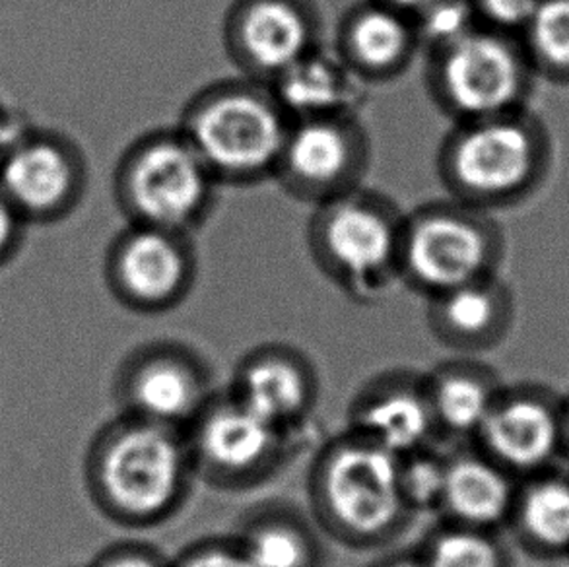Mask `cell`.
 Returning <instances> with one entry per match:
<instances>
[{"label":"cell","instance_id":"obj_1","mask_svg":"<svg viewBox=\"0 0 569 567\" xmlns=\"http://www.w3.org/2000/svg\"><path fill=\"white\" fill-rule=\"evenodd\" d=\"M84 480L106 519L154 529L183 509L197 475L183 429L117 412L88 445Z\"/></svg>","mask_w":569,"mask_h":567},{"label":"cell","instance_id":"obj_2","mask_svg":"<svg viewBox=\"0 0 569 567\" xmlns=\"http://www.w3.org/2000/svg\"><path fill=\"white\" fill-rule=\"evenodd\" d=\"M552 166V135L529 108L453 123L436 152L446 197L490 215L532 199Z\"/></svg>","mask_w":569,"mask_h":567},{"label":"cell","instance_id":"obj_3","mask_svg":"<svg viewBox=\"0 0 569 567\" xmlns=\"http://www.w3.org/2000/svg\"><path fill=\"white\" fill-rule=\"evenodd\" d=\"M308 501L321 535L356 553L387 550L415 519L400 494L399 457L350 429L317 452Z\"/></svg>","mask_w":569,"mask_h":567},{"label":"cell","instance_id":"obj_4","mask_svg":"<svg viewBox=\"0 0 569 567\" xmlns=\"http://www.w3.org/2000/svg\"><path fill=\"white\" fill-rule=\"evenodd\" d=\"M176 125L222 189H253L272 183L292 119L270 84L238 74L192 93Z\"/></svg>","mask_w":569,"mask_h":567},{"label":"cell","instance_id":"obj_5","mask_svg":"<svg viewBox=\"0 0 569 567\" xmlns=\"http://www.w3.org/2000/svg\"><path fill=\"white\" fill-rule=\"evenodd\" d=\"M405 218L391 195L363 185L313 207L306 228L309 257L347 298L376 304L400 284Z\"/></svg>","mask_w":569,"mask_h":567},{"label":"cell","instance_id":"obj_6","mask_svg":"<svg viewBox=\"0 0 569 567\" xmlns=\"http://www.w3.org/2000/svg\"><path fill=\"white\" fill-rule=\"evenodd\" d=\"M113 200L127 223L197 236L220 205L222 185L186 135L173 127L142 132L119 156Z\"/></svg>","mask_w":569,"mask_h":567},{"label":"cell","instance_id":"obj_7","mask_svg":"<svg viewBox=\"0 0 569 567\" xmlns=\"http://www.w3.org/2000/svg\"><path fill=\"white\" fill-rule=\"evenodd\" d=\"M422 61L423 90L451 125L529 108L537 84L521 38L482 26Z\"/></svg>","mask_w":569,"mask_h":567},{"label":"cell","instance_id":"obj_8","mask_svg":"<svg viewBox=\"0 0 569 567\" xmlns=\"http://www.w3.org/2000/svg\"><path fill=\"white\" fill-rule=\"evenodd\" d=\"M508 251L496 215L441 197L407 210L400 284L423 299L500 275Z\"/></svg>","mask_w":569,"mask_h":567},{"label":"cell","instance_id":"obj_9","mask_svg":"<svg viewBox=\"0 0 569 567\" xmlns=\"http://www.w3.org/2000/svg\"><path fill=\"white\" fill-rule=\"evenodd\" d=\"M197 480L246 491L272 480L292 452V434L262 420L228 391H216L186 429Z\"/></svg>","mask_w":569,"mask_h":567},{"label":"cell","instance_id":"obj_10","mask_svg":"<svg viewBox=\"0 0 569 567\" xmlns=\"http://www.w3.org/2000/svg\"><path fill=\"white\" fill-rule=\"evenodd\" d=\"M200 272L197 236L127 223L109 241L103 280L119 306L163 315L191 296Z\"/></svg>","mask_w":569,"mask_h":567},{"label":"cell","instance_id":"obj_11","mask_svg":"<svg viewBox=\"0 0 569 567\" xmlns=\"http://www.w3.org/2000/svg\"><path fill=\"white\" fill-rule=\"evenodd\" d=\"M373 140L362 116L292 121L272 183L290 199L319 207L366 185Z\"/></svg>","mask_w":569,"mask_h":567},{"label":"cell","instance_id":"obj_12","mask_svg":"<svg viewBox=\"0 0 569 567\" xmlns=\"http://www.w3.org/2000/svg\"><path fill=\"white\" fill-rule=\"evenodd\" d=\"M88 181L86 153L62 132L26 125L0 152V191L28 226L69 218Z\"/></svg>","mask_w":569,"mask_h":567},{"label":"cell","instance_id":"obj_13","mask_svg":"<svg viewBox=\"0 0 569 567\" xmlns=\"http://www.w3.org/2000/svg\"><path fill=\"white\" fill-rule=\"evenodd\" d=\"M216 391L207 361L173 340L134 348L117 368L113 381L121 415L183 431Z\"/></svg>","mask_w":569,"mask_h":567},{"label":"cell","instance_id":"obj_14","mask_svg":"<svg viewBox=\"0 0 569 567\" xmlns=\"http://www.w3.org/2000/svg\"><path fill=\"white\" fill-rule=\"evenodd\" d=\"M321 46L325 16L317 0H231L223 14V53L241 77L270 84Z\"/></svg>","mask_w":569,"mask_h":567},{"label":"cell","instance_id":"obj_15","mask_svg":"<svg viewBox=\"0 0 569 567\" xmlns=\"http://www.w3.org/2000/svg\"><path fill=\"white\" fill-rule=\"evenodd\" d=\"M562 400L545 385H503L470 441L523 480L563 459Z\"/></svg>","mask_w":569,"mask_h":567},{"label":"cell","instance_id":"obj_16","mask_svg":"<svg viewBox=\"0 0 569 567\" xmlns=\"http://www.w3.org/2000/svg\"><path fill=\"white\" fill-rule=\"evenodd\" d=\"M332 51L368 88L397 82L422 57L415 18L379 0H358L342 12Z\"/></svg>","mask_w":569,"mask_h":567},{"label":"cell","instance_id":"obj_17","mask_svg":"<svg viewBox=\"0 0 569 567\" xmlns=\"http://www.w3.org/2000/svg\"><path fill=\"white\" fill-rule=\"evenodd\" d=\"M226 391L262 420L293 434L316 408L319 379L306 354L288 345H262L239 360Z\"/></svg>","mask_w":569,"mask_h":567},{"label":"cell","instance_id":"obj_18","mask_svg":"<svg viewBox=\"0 0 569 567\" xmlns=\"http://www.w3.org/2000/svg\"><path fill=\"white\" fill-rule=\"evenodd\" d=\"M347 429L397 457L438 445L423 374L395 369L373 377L352 400Z\"/></svg>","mask_w":569,"mask_h":567},{"label":"cell","instance_id":"obj_19","mask_svg":"<svg viewBox=\"0 0 569 567\" xmlns=\"http://www.w3.org/2000/svg\"><path fill=\"white\" fill-rule=\"evenodd\" d=\"M516 314V296L500 275L426 299L431 337L459 356H475L500 346L513 329Z\"/></svg>","mask_w":569,"mask_h":567},{"label":"cell","instance_id":"obj_20","mask_svg":"<svg viewBox=\"0 0 569 567\" xmlns=\"http://www.w3.org/2000/svg\"><path fill=\"white\" fill-rule=\"evenodd\" d=\"M519 478L480 451L477 445L459 444L447 451L446 483L439 517L470 529H508Z\"/></svg>","mask_w":569,"mask_h":567},{"label":"cell","instance_id":"obj_21","mask_svg":"<svg viewBox=\"0 0 569 567\" xmlns=\"http://www.w3.org/2000/svg\"><path fill=\"white\" fill-rule=\"evenodd\" d=\"M278 103L292 121L332 116H362L368 86L348 70L332 47L321 46L270 82Z\"/></svg>","mask_w":569,"mask_h":567},{"label":"cell","instance_id":"obj_22","mask_svg":"<svg viewBox=\"0 0 569 567\" xmlns=\"http://www.w3.org/2000/svg\"><path fill=\"white\" fill-rule=\"evenodd\" d=\"M439 439L470 444L498 399L503 381L485 361L459 356L423 374Z\"/></svg>","mask_w":569,"mask_h":567},{"label":"cell","instance_id":"obj_23","mask_svg":"<svg viewBox=\"0 0 569 567\" xmlns=\"http://www.w3.org/2000/svg\"><path fill=\"white\" fill-rule=\"evenodd\" d=\"M508 529L532 558H569V472L556 467L519 480Z\"/></svg>","mask_w":569,"mask_h":567},{"label":"cell","instance_id":"obj_24","mask_svg":"<svg viewBox=\"0 0 569 567\" xmlns=\"http://www.w3.org/2000/svg\"><path fill=\"white\" fill-rule=\"evenodd\" d=\"M253 567H319L321 530L311 517L286 504H264L241 519L233 533Z\"/></svg>","mask_w":569,"mask_h":567},{"label":"cell","instance_id":"obj_25","mask_svg":"<svg viewBox=\"0 0 569 567\" xmlns=\"http://www.w3.org/2000/svg\"><path fill=\"white\" fill-rule=\"evenodd\" d=\"M426 567H513L500 533L441 521L418 546Z\"/></svg>","mask_w":569,"mask_h":567},{"label":"cell","instance_id":"obj_26","mask_svg":"<svg viewBox=\"0 0 569 567\" xmlns=\"http://www.w3.org/2000/svg\"><path fill=\"white\" fill-rule=\"evenodd\" d=\"M519 38L537 78L569 86V0H540Z\"/></svg>","mask_w":569,"mask_h":567},{"label":"cell","instance_id":"obj_27","mask_svg":"<svg viewBox=\"0 0 569 567\" xmlns=\"http://www.w3.org/2000/svg\"><path fill=\"white\" fill-rule=\"evenodd\" d=\"M446 460L447 451L438 449V445L399 457L400 494L412 517L439 515L446 483Z\"/></svg>","mask_w":569,"mask_h":567},{"label":"cell","instance_id":"obj_28","mask_svg":"<svg viewBox=\"0 0 569 567\" xmlns=\"http://www.w3.org/2000/svg\"><path fill=\"white\" fill-rule=\"evenodd\" d=\"M412 18L422 54L462 38L478 26L470 0H433Z\"/></svg>","mask_w":569,"mask_h":567},{"label":"cell","instance_id":"obj_29","mask_svg":"<svg viewBox=\"0 0 569 567\" xmlns=\"http://www.w3.org/2000/svg\"><path fill=\"white\" fill-rule=\"evenodd\" d=\"M171 567H253L247 560L238 540L230 537H208L186 546L171 560Z\"/></svg>","mask_w":569,"mask_h":567},{"label":"cell","instance_id":"obj_30","mask_svg":"<svg viewBox=\"0 0 569 567\" xmlns=\"http://www.w3.org/2000/svg\"><path fill=\"white\" fill-rule=\"evenodd\" d=\"M540 0H470L478 26L521 36Z\"/></svg>","mask_w":569,"mask_h":567},{"label":"cell","instance_id":"obj_31","mask_svg":"<svg viewBox=\"0 0 569 567\" xmlns=\"http://www.w3.org/2000/svg\"><path fill=\"white\" fill-rule=\"evenodd\" d=\"M86 567H171V560L156 546L119 543L101 550Z\"/></svg>","mask_w":569,"mask_h":567},{"label":"cell","instance_id":"obj_32","mask_svg":"<svg viewBox=\"0 0 569 567\" xmlns=\"http://www.w3.org/2000/svg\"><path fill=\"white\" fill-rule=\"evenodd\" d=\"M26 230L28 223L23 222L22 216L16 212L14 207L0 191V269L20 253Z\"/></svg>","mask_w":569,"mask_h":567},{"label":"cell","instance_id":"obj_33","mask_svg":"<svg viewBox=\"0 0 569 567\" xmlns=\"http://www.w3.org/2000/svg\"><path fill=\"white\" fill-rule=\"evenodd\" d=\"M371 567H426L422 554L416 548L408 550H395L391 554H385L383 558H379Z\"/></svg>","mask_w":569,"mask_h":567},{"label":"cell","instance_id":"obj_34","mask_svg":"<svg viewBox=\"0 0 569 567\" xmlns=\"http://www.w3.org/2000/svg\"><path fill=\"white\" fill-rule=\"evenodd\" d=\"M26 121L16 116L14 111L0 101V152L7 148L8 142L14 139L18 132L22 131L26 127Z\"/></svg>","mask_w":569,"mask_h":567},{"label":"cell","instance_id":"obj_35","mask_svg":"<svg viewBox=\"0 0 569 567\" xmlns=\"http://www.w3.org/2000/svg\"><path fill=\"white\" fill-rule=\"evenodd\" d=\"M387 7L397 8L400 12H405L408 16H416L420 10L431 4L433 0H379Z\"/></svg>","mask_w":569,"mask_h":567},{"label":"cell","instance_id":"obj_36","mask_svg":"<svg viewBox=\"0 0 569 567\" xmlns=\"http://www.w3.org/2000/svg\"><path fill=\"white\" fill-rule=\"evenodd\" d=\"M563 460H569V395L562 400Z\"/></svg>","mask_w":569,"mask_h":567}]
</instances>
